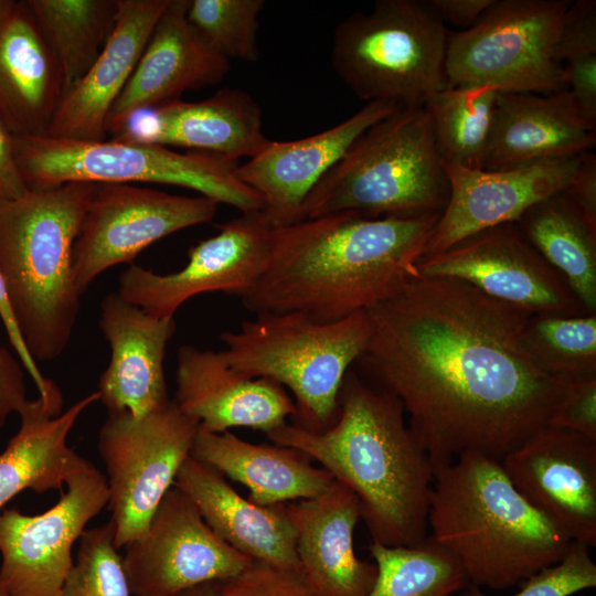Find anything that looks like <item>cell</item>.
Here are the masks:
<instances>
[{
  "mask_svg": "<svg viewBox=\"0 0 596 596\" xmlns=\"http://www.w3.org/2000/svg\"><path fill=\"white\" fill-rule=\"evenodd\" d=\"M366 313L364 380L401 402L435 475L466 453L501 461L547 426L566 377L528 353L532 313L460 279L421 275Z\"/></svg>",
  "mask_w": 596,
  "mask_h": 596,
  "instance_id": "6da1fadb",
  "label": "cell"
},
{
  "mask_svg": "<svg viewBox=\"0 0 596 596\" xmlns=\"http://www.w3.org/2000/svg\"><path fill=\"white\" fill-rule=\"evenodd\" d=\"M440 213L411 219L340 212L274 227L270 257L243 294L255 312L334 322L368 310L419 276L416 264Z\"/></svg>",
  "mask_w": 596,
  "mask_h": 596,
  "instance_id": "7a4b0ae2",
  "label": "cell"
},
{
  "mask_svg": "<svg viewBox=\"0 0 596 596\" xmlns=\"http://www.w3.org/2000/svg\"><path fill=\"white\" fill-rule=\"evenodd\" d=\"M338 405L334 422L323 432L285 423L266 435L316 460L356 496L373 543H422L428 536L435 470L401 402L349 370Z\"/></svg>",
  "mask_w": 596,
  "mask_h": 596,
  "instance_id": "3957f363",
  "label": "cell"
},
{
  "mask_svg": "<svg viewBox=\"0 0 596 596\" xmlns=\"http://www.w3.org/2000/svg\"><path fill=\"white\" fill-rule=\"evenodd\" d=\"M428 528L480 588L520 584L557 563L572 542L518 492L500 461L477 453L435 475Z\"/></svg>",
  "mask_w": 596,
  "mask_h": 596,
  "instance_id": "277c9868",
  "label": "cell"
},
{
  "mask_svg": "<svg viewBox=\"0 0 596 596\" xmlns=\"http://www.w3.org/2000/svg\"><path fill=\"white\" fill-rule=\"evenodd\" d=\"M97 183L68 182L0 196V274L34 361L66 350L79 311L73 246Z\"/></svg>",
  "mask_w": 596,
  "mask_h": 596,
  "instance_id": "5b68a950",
  "label": "cell"
},
{
  "mask_svg": "<svg viewBox=\"0 0 596 596\" xmlns=\"http://www.w3.org/2000/svg\"><path fill=\"white\" fill-rule=\"evenodd\" d=\"M449 181L424 106H398L352 143L305 200L297 222L340 212L411 219L441 213Z\"/></svg>",
  "mask_w": 596,
  "mask_h": 596,
  "instance_id": "8992f818",
  "label": "cell"
},
{
  "mask_svg": "<svg viewBox=\"0 0 596 596\" xmlns=\"http://www.w3.org/2000/svg\"><path fill=\"white\" fill-rule=\"evenodd\" d=\"M371 334L366 310L334 322H317L297 312L256 315L236 331H225L219 351L234 371L272 380L294 395V425L323 432L338 415L347 372Z\"/></svg>",
  "mask_w": 596,
  "mask_h": 596,
  "instance_id": "52a82bcc",
  "label": "cell"
},
{
  "mask_svg": "<svg viewBox=\"0 0 596 596\" xmlns=\"http://www.w3.org/2000/svg\"><path fill=\"white\" fill-rule=\"evenodd\" d=\"M19 172L29 189L68 182L158 183L187 188L241 213L264 210L263 199L237 177L238 161L203 151L110 140L13 136Z\"/></svg>",
  "mask_w": 596,
  "mask_h": 596,
  "instance_id": "ba28073f",
  "label": "cell"
},
{
  "mask_svg": "<svg viewBox=\"0 0 596 596\" xmlns=\"http://www.w3.org/2000/svg\"><path fill=\"white\" fill-rule=\"evenodd\" d=\"M448 33L426 1L379 0L336 26L331 64L366 103L423 106L446 87Z\"/></svg>",
  "mask_w": 596,
  "mask_h": 596,
  "instance_id": "9c48e42d",
  "label": "cell"
},
{
  "mask_svg": "<svg viewBox=\"0 0 596 596\" xmlns=\"http://www.w3.org/2000/svg\"><path fill=\"white\" fill-rule=\"evenodd\" d=\"M571 0H496L467 30L448 33L446 87L565 91L558 41Z\"/></svg>",
  "mask_w": 596,
  "mask_h": 596,
  "instance_id": "30bf717a",
  "label": "cell"
},
{
  "mask_svg": "<svg viewBox=\"0 0 596 596\" xmlns=\"http://www.w3.org/2000/svg\"><path fill=\"white\" fill-rule=\"evenodd\" d=\"M199 423L170 400L142 416L108 415L98 433L107 508L119 550L138 539L191 456Z\"/></svg>",
  "mask_w": 596,
  "mask_h": 596,
  "instance_id": "8fae6325",
  "label": "cell"
},
{
  "mask_svg": "<svg viewBox=\"0 0 596 596\" xmlns=\"http://www.w3.org/2000/svg\"><path fill=\"white\" fill-rule=\"evenodd\" d=\"M65 485L60 500L43 513L0 511V586L10 596H57L74 565L75 541L107 507L106 476L86 458Z\"/></svg>",
  "mask_w": 596,
  "mask_h": 596,
  "instance_id": "7c38bea8",
  "label": "cell"
},
{
  "mask_svg": "<svg viewBox=\"0 0 596 596\" xmlns=\"http://www.w3.org/2000/svg\"><path fill=\"white\" fill-rule=\"evenodd\" d=\"M219 204L131 184L97 183L73 246L74 283L82 295L105 270L131 263L178 231L212 221Z\"/></svg>",
  "mask_w": 596,
  "mask_h": 596,
  "instance_id": "4fadbf2b",
  "label": "cell"
},
{
  "mask_svg": "<svg viewBox=\"0 0 596 596\" xmlns=\"http://www.w3.org/2000/svg\"><path fill=\"white\" fill-rule=\"evenodd\" d=\"M274 226L263 211L242 213L188 253V263L171 274L131 265L119 276L118 295L151 316L172 318L190 298L223 291L241 297L267 268Z\"/></svg>",
  "mask_w": 596,
  "mask_h": 596,
  "instance_id": "5bb4252c",
  "label": "cell"
},
{
  "mask_svg": "<svg viewBox=\"0 0 596 596\" xmlns=\"http://www.w3.org/2000/svg\"><path fill=\"white\" fill-rule=\"evenodd\" d=\"M124 549L123 565L134 596H171L202 583L222 582L252 562L221 540L174 486L146 531Z\"/></svg>",
  "mask_w": 596,
  "mask_h": 596,
  "instance_id": "9a60e30c",
  "label": "cell"
},
{
  "mask_svg": "<svg viewBox=\"0 0 596 596\" xmlns=\"http://www.w3.org/2000/svg\"><path fill=\"white\" fill-rule=\"evenodd\" d=\"M416 267L421 276L460 279L530 313H588L515 223L485 230L441 253L421 257Z\"/></svg>",
  "mask_w": 596,
  "mask_h": 596,
  "instance_id": "2e32d148",
  "label": "cell"
},
{
  "mask_svg": "<svg viewBox=\"0 0 596 596\" xmlns=\"http://www.w3.org/2000/svg\"><path fill=\"white\" fill-rule=\"evenodd\" d=\"M500 462L534 509L572 541L596 545V440L545 426Z\"/></svg>",
  "mask_w": 596,
  "mask_h": 596,
  "instance_id": "e0dca14e",
  "label": "cell"
},
{
  "mask_svg": "<svg viewBox=\"0 0 596 596\" xmlns=\"http://www.w3.org/2000/svg\"><path fill=\"white\" fill-rule=\"evenodd\" d=\"M579 158L581 155L498 171L444 163L449 199L422 257L441 253L485 230L515 223L531 206L565 190Z\"/></svg>",
  "mask_w": 596,
  "mask_h": 596,
  "instance_id": "ac0fdd59",
  "label": "cell"
},
{
  "mask_svg": "<svg viewBox=\"0 0 596 596\" xmlns=\"http://www.w3.org/2000/svg\"><path fill=\"white\" fill-rule=\"evenodd\" d=\"M190 0H169L108 117L114 135L135 113L179 100L190 89L213 86L230 72L217 52L188 19Z\"/></svg>",
  "mask_w": 596,
  "mask_h": 596,
  "instance_id": "d6986e66",
  "label": "cell"
},
{
  "mask_svg": "<svg viewBox=\"0 0 596 596\" xmlns=\"http://www.w3.org/2000/svg\"><path fill=\"white\" fill-rule=\"evenodd\" d=\"M398 106L369 102L342 123L319 134L290 141L270 140L246 163L238 179L259 194L263 212L274 227L296 223L301 206L322 177L345 155L358 137Z\"/></svg>",
  "mask_w": 596,
  "mask_h": 596,
  "instance_id": "ffe728a7",
  "label": "cell"
},
{
  "mask_svg": "<svg viewBox=\"0 0 596 596\" xmlns=\"http://www.w3.org/2000/svg\"><path fill=\"white\" fill-rule=\"evenodd\" d=\"M113 139L190 148L235 161L254 158L270 142L256 100L245 91L227 87L203 100L179 99L137 111Z\"/></svg>",
  "mask_w": 596,
  "mask_h": 596,
  "instance_id": "44dd1931",
  "label": "cell"
},
{
  "mask_svg": "<svg viewBox=\"0 0 596 596\" xmlns=\"http://www.w3.org/2000/svg\"><path fill=\"white\" fill-rule=\"evenodd\" d=\"M98 323L110 348L96 390L107 414L138 417L164 406L170 400L163 363L174 317L151 316L110 292L100 302Z\"/></svg>",
  "mask_w": 596,
  "mask_h": 596,
  "instance_id": "7402d4cb",
  "label": "cell"
},
{
  "mask_svg": "<svg viewBox=\"0 0 596 596\" xmlns=\"http://www.w3.org/2000/svg\"><path fill=\"white\" fill-rule=\"evenodd\" d=\"M175 382L173 401L207 432L249 427L267 434L296 413L294 400L281 385L234 371L220 352L181 347Z\"/></svg>",
  "mask_w": 596,
  "mask_h": 596,
  "instance_id": "603a6c76",
  "label": "cell"
},
{
  "mask_svg": "<svg viewBox=\"0 0 596 596\" xmlns=\"http://www.w3.org/2000/svg\"><path fill=\"white\" fill-rule=\"evenodd\" d=\"M169 0H117L115 29L96 61L56 107L44 136L105 140L110 110Z\"/></svg>",
  "mask_w": 596,
  "mask_h": 596,
  "instance_id": "cb8c5ba5",
  "label": "cell"
},
{
  "mask_svg": "<svg viewBox=\"0 0 596 596\" xmlns=\"http://www.w3.org/2000/svg\"><path fill=\"white\" fill-rule=\"evenodd\" d=\"M296 534L300 573L318 596H366L377 566L354 552L356 496L334 480L323 493L285 503Z\"/></svg>",
  "mask_w": 596,
  "mask_h": 596,
  "instance_id": "d4e9b609",
  "label": "cell"
},
{
  "mask_svg": "<svg viewBox=\"0 0 596 596\" xmlns=\"http://www.w3.org/2000/svg\"><path fill=\"white\" fill-rule=\"evenodd\" d=\"M596 143V128L566 91L498 92L481 169L512 170L579 156Z\"/></svg>",
  "mask_w": 596,
  "mask_h": 596,
  "instance_id": "484cf974",
  "label": "cell"
},
{
  "mask_svg": "<svg viewBox=\"0 0 596 596\" xmlns=\"http://www.w3.org/2000/svg\"><path fill=\"white\" fill-rule=\"evenodd\" d=\"M173 486L194 503L205 523L252 561L300 572L295 530L285 504L258 505L243 498L213 467L188 457Z\"/></svg>",
  "mask_w": 596,
  "mask_h": 596,
  "instance_id": "4316f807",
  "label": "cell"
},
{
  "mask_svg": "<svg viewBox=\"0 0 596 596\" xmlns=\"http://www.w3.org/2000/svg\"><path fill=\"white\" fill-rule=\"evenodd\" d=\"M99 400L95 391L62 412V392L28 400L18 413V433L0 454V511L25 489L36 493L63 490L67 477L81 465L67 437L79 416Z\"/></svg>",
  "mask_w": 596,
  "mask_h": 596,
  "instance_id": "83f0119b",
  "label": "cell"
},
{
  "mask_svg": "<svg viewBox=\"0 0 596 596\" xmlns=\"http://www.w3.org/2000/svg\"><path fill=\"white\" fill-rule=\"evenodd\" d=\"M63 95L58 64L25 1L0 23V119L13 136H43Z\"/></svg>",
  "mask_w": 596,
  "mask_h": 596,
  "instance_id": "f1b7e54d",
  "label": "cell"
},
{
  "mask_svg": "<svg viewBox=\"0 0 596 596\" xmlns=\"http://www.w3.org/2000/svg\"><path fill=\"white\" fill-rule=\"evenodd\" d=\"M191 456L247 487L248 500L264 507L317 497L334 481L298 450L252 444L228 430L212 433L199 427Z\"/></svg>",
  "mask_w": 596,
  "mask_h": 596,
  "instance_id": "f546056e",
  "label": "cell"
},
{
  "mask_svg": "<svg viewBox=\"0 0 596 596\" xmlns=\"http://www.w3.org/2000/svg\"><path fill=\"white\" fill-rule=\"evenodd\" d=\"M533 248L565 279L588 313H596V231L563 192L515 222Z\"/></svg>",
  "mask_w": 596,
  "mask_h": 596,
  "instance_id": "4dcf8cb0",
  "label": "cell"
},
{
  "mask_svg": "<svg viewBox=\"0 0 596 596\" xmlns=\"http://www.w3.org/2000/svg\"><path fill=\"white\" fill-rule=\"evenodd\" d=\"M25 3L60 66L64 94L85 75L111 35L117 0H26Z\"/></svg>",
  "mask_w": 596,
  "mask_h": 596,
  "instance_id": "1f68e13d",
  "label": "cell"
},
{
  "mask_svg": "<svg viewBox=\"0 0 596 596\" xmlns=\"http://www.w3.org/2000/svg\"><path fill=\"white\" fill-rule=\"evenodd\" d=\"M498 89L445 87L423 105L444 163L481 169Z\"/></svg>",
  "mask_w": 596,
  "mask_h": 596,
  "instance_id": "d6a6232c",
  "label": "cell"
},
{
  "mask_svg": "<svg viewBox=\"0 0 596 596\" xmlns=\"http://www.w3.org/2000/svg\"><path fill=\"white\" fill-rule=\"evenodd\" d=\"M377 577L366 596H458L470 583L459 561L428 535L409 547L369 546Z\"/></svg>",
  "mask_w": 596,
  "mask_h": 596,
  "instance_id": "836d02e7",
  "label": "cell"
},
{
  "mask_svg": "<svg viewBox=\"0 0 596 596\" xmlns=\"http://www.w3.org/2000/svg\"><path fill=\"white\" fill-rule=\"evenodd\" d=\"M522 341L535 364L551 375L596 374V313H532Z\"/></svg>",
  "mask_w": 596,
  "mask_h": 596,
  "instance_id": "e575fe53",
  "label": "cell"
},
{
  "mask_svg": "<svg viewBox=\"0 0 596 596\" xmlns=\"http://www.w3.org/2000/svg\"><path fill=\"white\" fill-rule=\"evenodd\" d=\"M565 91L596 128V1H572L558 41Z\"/></svg>",
  "mask_w": 596,
  "mask_h": 596,
  "instance_id": "d590c367",
  "label": "cell"
},
{
  "mask_svg": "<svg viewBox=\"0 0 596 596\" xmlns=\"http://www.w3.org/2000/svg\"><path fill=\"white\" fill-rule=\"evenodd\" d=\"M263 0H190L188 19L223 56L255 62Z\"/></svg>",
  "mask_w": 596,
  "mask_h": 596,
  "instance_id": "8d00e7d4",
  "label": "cell"
},
{
  "mask_svg": "<svg viewBox=\"0 0 596 596\" xmlns=\"http://www.w3.org/2000/svg\"><path fill=\"white\" fill-rule=\"evenodd\" d=\"M115 528L108 522L85 529L76 562L57 596H131L123 555L114 543Z\"/></svg>",
  "mask_w": 596,
  "mask_h": 596,
  "instance_id": "74e56055",
  "label": "cell"
},
{
  "mask_svg": "<svg viewBox=\"0 0 596 596\" xmlns=\"http://www.w3.org/2000/svg\"><path fill=\"white\" fill-rule=\"evenodd\" d=\"M512 596H572L596 586V564L589 547L572 541L564 556L520 583ZM458 596H489L480 587L469 585Z\"/></svg>",
  "mask_w": 596,
  "mask_h": 596,
  "instance_id": "f35d334b",
  "label": "cell"
},
{
  "mask_svg": "<svg viewBox=\"0 0 596 596\" xmlns=\"http://www.w3.org/2000/svg\"><path fill=\"white\" fill-rule=\"evenodd\" d=\"M217 587L221 596H318L300 572L255 561Z\"/></svg>",
  "mask_w": 596,
  "mask_h": 596,
  "instance_id": "ab89813d",
  "label": "cell"
},
{
  "mask_svg": "<svg viewBox=\"0 0 596 596\" xmlns=\"http://www.w3.org/2000/svg\"><path fill=\"white\" fill-rule=\"evenodd\" d=\"M547 426L596 440V374L566 377Z\"/></svg>",
  "mask_w": 596,
  "mask_h": 596,
  "instance_id": "60d3db41",
  "label": "cell"
},
{
  "mask_svg": "<svg viewBox=\"0 0 596 596\" xmlns=\"http://www.w3.org/2000/svg\"><path fill=\"white\" fill-rule=\"evenodd\" d=\"M586 223L596 231V156L586 151L571 182L563 191Z\"/></svg>",
  "mask_w": 596,
  "mask_h": 596,
  "instance_id": "b9f144b4",
  "label": "cell"
},
{
  "mask_svg": "<svg viewBox=\"0 0 596 596\" xmlns=\"http://www.w3.org/2000/svg\"><path fill=\"white\" fill-rule=\"evenodd\" d=\"M26 401L24 368L6 348L0 347V429Z\"/></svg>",
  "mask_w": 596,
  "mask_h": 596,
  "instance_id": "7bdbcfd3",
  "label": "cell"
},
{
  "mask_svg": "<svg viewBox=\"0 0 596 596\" xmlns=\"http://www.w3.org/2000/svg\"><path fill=\"white\" fill-rule=\"evenodd\" d=\"M0 318L6 328L10 343L17 353L20 362L22 363L24 370L32 377L38 391L39 396L50 397L60 391V387L50 379H46L40 371L36 362L32 359L29 351L26 350L18 327L15 324L13 315L10 309L6 287L3 284L2 276L0 274Z\"/></svg>",
  "mask_w": 596,
  "mask_h": 596,
  "instance_id": "ee69618b",
  "label": "cell"
},
{
  "mask_svg": "<svg viewBox=\"0 0 596 596\" xmlns=\"http://www.w3.org/2000/svg\"><path fill=\"white\" fill-rule=\"evenodd\" d=\"M28 190L17 166L13 135L0 119V196L15 199Z\"/></svg>",
  "mask_w": 596,
  "mask_h": 596,
  "instance_id": "f6af8a7d",
  "label": "cell"
},
{
  "mask_svg": "<svg viewBox=\"0 0 596 596\" xmlns=\"http://www.w3.org/2000/svg\"><path fill=\"white\" fill-rule=\"evenodd\" d=\"M496 0H428L430 9L445 23L464 30L472 26Z\"/></svg>",
  "mask_w": 596,
  "mask_h": 596,
  "instance_id": "bcb514c9",
  "label": "cell"
},
{
  "mask_svg": "<svg viewBox=\"0 0 596 596\" xmlns=\"http://www.w3.org/2000/svg\"><path fill=\"white\" fill-rule=\"evenodd\" d=\"M171 596H221L217 582L202 583L183 589Z\"/></svg>",
  "mask_w": 596,
  "mask_h": 596,
  "instance_id": "7dc6e473",
  "label": "cell"
},
{
  "mask_svg": "<svg viewBox=\"0 0 596 596\" xmlns=\"http://www.w3.org/2000/svg\"><path fill=\"white\" fill-rule=\"evenodd\" d=\"M17 1L14 0H0V23L11 12Z\"/></svg>",
  "mask_w": 596,
  "mask_h": 596,
  "instance_id": "c3c4849f",
  "label": "cell"
},
{
  "mask_svg": "<svg viewBox=\"0 0 596 596\" xmlns=\"http://www.w3.org/2000/svg\"><path fill=\"white\" fill-rule=\"evenodd\" d=\"M0 596H10L9 594H7L3 588L0 586Z\"/></svg>",
  "mask_w": 596,
  "mask_h": 596,
  "instance_id": "681fc988",
  "label": "cell"
}]
</instances>
